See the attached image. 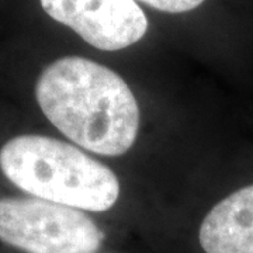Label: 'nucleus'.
Listing matches in <instances>:
<instances>
[{"mask_svg":"<svg viewBox=\"0 0 253 253\" xmlns=\"http://www.w3.org/2000/svg\"><path fill=\"white\" fill-rule=\"evenodd\" d=\"M103 232L76 208L36 197L0 199V241L27 253H96Z\"/></svg>","mask_w":253,"mask_h":253,"instance_id":"nucleus-3","label":"nucleus"},{"mask_svg":"<svg viewBox=\"0 0 253 253\" xmlns=\"http://www.w3.org/2000/svg\"><path fill=\"white\" fill-rule=\"evenodd\" d=\"M0 169L33 197L87 211H107L120 196L109 166L72 145L42 135H20L0 149Z\"/></svg>","mask_w":253,"mask_h":253,"instance_id":"nucleus-2","label":"nucleus"},{"mask_svg":"<svg viewBox=\"0 0 253 253\" xmlns=\"http://www.w3.org/2000/svg\"><path fill=\"white\" fill-rule=\"evenodd\" d=\"M206 253H253V184L219 201L201 222Z\"/></svg>","mask_w":253,"mask_h":253,"instance_id":"nucleus-5","label":"nucleus"},{"mask_svg":"<svg viewBox=\"0 0 253 253\" xmlns=\"http://www.w3.org/2000/svg\"><path fill=\"white\" fill-rule=\"evenodd\" d=\"M148 4L152 9L159 10L163 13H186L190 10L197 9L204 3V0H139Z\"/></svg>","mask_w":253,"mask_h":253,"instance_id":"nucleus-6","label":"nucleus"},{"mask_svg":"<svg viewBox=\"0 0 253 253\" xmlns=\"http://www.w3.org/2000/svg\"><path fill=\"white\" fill-rule=\"evenodd\" d=\"M45 117L82 148L120 156L134 145L139 107L126 81L109 68L81 56L48 65L36 84Z\"/></svg>","mask_w":253,"mask_h":253,"instance_id":"nucleus-1","label":"nucleus"},{"mask_svg":"<svg viewBox=\"0 0 253 253\" xmlns=\"http://www.w3.org/2000/svg\"><path fill=\"white\" fill-rule=\"evenodd\" d=\"M49 17L101 51L134 45L148 31V18L134 0H40Z\"/></svg>","mask_w":253,"mask_h":253,"instance_id":"nucleus-4","label":"nucleus"}]
</instances>
